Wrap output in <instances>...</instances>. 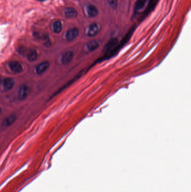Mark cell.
<instances>
[{
	"label": "cell",
	"instance_id": "obj_12",
	"mask_svg": "<svg viewBox=\"0 0 191 192\" xmlns=\"http://www.w3.org/2000/svg\"><path fill=\"white\" fill-rule=\"evenodd\" d=\"M16 120V116L14 115H11L10 116L6 117L3 121V125L4 127H9Z\"/></svg>",
	"mask_w": 191,
	"mask_h": 192
},
{
	"label": "cell",
	"instance_id": "obj_5",
	"mask_svg": "<svg viewBox=\"0 0 191 192\" xmlns=\"http://www.w3.org/2000/svg\"><path fill=\"white\" fill-rule=\"evenodd\" d=\"M9 67L11 70L15 73H20L23 70L20 63L16 61H11L9 63Z\"/></svg>",
	"mask_w": 191,
	"mask_h": 192
},
{
	"label": "cell",
	"instance_id": "obj_9",
	"mask_svg": "<svg viewBox=\"0 0 191 192\" xmlns=\"http://www.w3.org/2000/svg\"><path fill=\"white\" fill-rule=\"evenodd\" d=\"M64 14L66 18H75L78 15V13L74 8L67 7L64 11Z\"/></svg>",
	"mask_w": 191,
	"mask_h": 192
},
{
	"label": "cell",
	"instance_id": "obj_14",
	"mask_svg": "<svg viewBox=\"0 0 191 192\" xmlns=\"http://www.w3.org/2000/svg\"><path fill=\"white\" fill-rule=\"evenodd\" d=\"M37 57V52L35 50H31L27 54V58L29 61H34Z\"/></svg>",
	"mask_w": 191,
	"mask_h": 192
},
{
	"label": "cell",
	"instance_id": "obj_20",
	"mask_svg": "<svg viewBox=\"0 0 191 192\" xmlns=\"http://www.w3.org/2000/svg\"><path fill=\"white\" fill-rule=\"evenodd\" d=\"M1 107H0V113H1Z\"/></svg>",
	"mask_w": 191,
	"mask_h": 192
},
{
	"label": "cell",
	"instance_id": "obj_17",
	"mask_svg": "<svg viewBox=\"0 0 191 192\" xmlns=\"http://www.w3.org/2000/svg\"><path fill=\"white\" fill-rule=\"evenodd\" d=\"M154 0H150V6H149V9H150V7H151V6L152 5V4L154 2Z\"/></svg>",
	"mask_w": 191,
	"mask_h": 192
},
{
	"label": "cell",
	"instance_id": "obj_15",
	"mask_svg": "<svg viewBox=\"0 0 191 192\" xmlns=\"http://www.w3.org/2000/svg\"><path fill=\"white\" fill-rule=\"evenodd\" d=\"M147 0H137L135 5V11H139L143 9L146 4Z\"/></svg>",
	"mask_w": 191,
	"mask_h": 192
},
{
	"label": "cell",
	"instance_id": "obj_1",
	"mask_svg": "<svg viewBox=\"0 0 191 192\" xmlns=\"http://www.w3.org/2000/svg\"><path fill=\"white\" fill-rule=\"evenodd\" d=\"M29 93V88L27 86L23 85L21 86L18 91L17 97L20 101L24 100L27 97Z\"/></svg>",
	"mask_w": 191,
	"mask_h": 192
},
{
	"label": "cell",
	"instance_id": "obj_13",
	"mask_svg": "<svg viewBox=\"0 0 191 192\" xmlns=\"http://www.w3.org/2000/svg\"><path fill=\"white\" fill-rule=\"evenodd\" d=\"M52 30L56 33H60L62 29V25L60 21L57 20L55 21L52 24Z\"/></svg>",
	"mask_w": 191,
	"mask_h": 192
},
{
	"label": "cell",
	"instance_id": "obj_7",
	"mask_svg": "<svg viewBox=\"0 0 191 192\" xmlns=\"http://www.w3.org/2000/svg\"><path fill=\"white\" fill-rule=\"evenodd\" d=\"M118 42V39L117 38H113L110 39L109 41L107 42L104 47V51L108 52L113 50L116 46Z\"/></svg>",
	"mask_w": 191,
	"mask_h": 192
},
{
	"label": "cell",
	"instance_id": "obj_16",
	"mask_svg": "<svg viewBox=\"0 0 191 192\" xmlns=\"http://www.w3.org/2000/svg\"><path fill=\"white\" fill-rule=\"evenodd\" d=\"M109 6L113 9H116L118 5V0H107Z\"/></svg>",
	"mask_w": 191,
	"mask_h": 192
},
{
	"label": "cell",
	"instance_id": "obj_11",
	"mask_svg": "<svg viewBox=\"0 0 191 192\" xmlns=\"http://www.w3.org/2000/svg\"><path fill=\"white\" fill-rule=\"evenodd\" d=\"M3 87L6 90H9L14 87L15 83L14 80L11 78H7L3 80Z\"/></svg>",
	"mask_w": 191,
	"mask_h": 192
},
{
	"label": "cell",
	"instance_id": "obj_18",
	"mask_svg": "<svg viewBox=\"0 0 191 192\" xmlns=\"http://www.w3.org/2000/svg\"><path fill=\"white\" fill-rule=\"evenodd\" d=\"M2 82V78L0 76V84Z\"/></svg>",
	"mask_w": 191,
	"mask_h": 192
},
{
	"label": "cell",
	"instance_id": "obj_8",
	"mask_svg": "<svg viewBox=\"0 0 191 192\" xmlns=\"http://www.w3.org/2000/svg\"><path fill=\"white\" fill-rule=\"evenodd\" d=\"M98 31H99V28L98 25L96 23H94L89 25L88 29L87 35L88 36L91 37H94L98 33Z\"/></svg>",
	"mask_w": 191,
	"mask_h": 192
},
{
	"label": "cell",
	"instance_id": "obj_2",
	"mask_svg": "<svg viewBox=\"0 0 191 192\" xmlns=\"http://www.w3.org/2000/svg\"><path fill=\"white\" fill-rule=\"evenodd\" d=\"M79 34V29L77 28H74L66 32L65 37L68 41H72L78 36Z\"/></svg>",
	"mask_w": 191,
	"mask_h": 192
},
{
	"label": "cell",
	"instance_id": "obj_10",
	"mask_svg": "<svg viewBox=\"0 0 191 192\" xmlns=\"http://www.w3.org/2000/svg\"><path fill=\"white\" fill-rule=\"evenodd\" d=\"M87 13L89 17H96L98 14V10L93 5H89L86 7Z\"/></svg>",
	"mask_w": 191,
	"mask_h": 192
},
{
	"label": "cell",
	"instance_id": "obj_4",
	"mask_svg": "<svg viewBox=\"0 0 191 192\" xmlns=\"http://www.w3.org/2000/svg\"><path fill=\"white\" fill-rule=\"evenodd\" d=\"M49 62L48 61H43L39 64L36 67V72L39 75H41L47 71L49 67Z\"/></svg>",
	"mask_w": 191,
	"mask_h": 192
},
{
	"label": "cell",
	"instance_id": "obj_6",
	"mask_svg": "<svg viewBox=\"0 0 191 192\" xmlns=\"http://www.w3.org/2000/svg\"><path fill=\"white\" fill-rule=\"evenodd\" d=\"M100 42L98 40H92L89 42L86 45V48L89 52L94 51L97 48H99Z\"/></svg>",
	"mask_w": 191,
	"mask_h": 192
},
{
	"label": "cell",
	"instance_id": "obj_3",
	"mask_svg": "<svg viewBox=\"0 0 191 192\" xmlns=\"http://www.w3.org/2000/svg\"><path fill=\"white\" fill-rule=\"evenodd\" d=\"M74 57V54L72 51L66 52L61 57V62L63 65H66L71 61Z\"/></svg>",
	"mask_w": 191,
	"mask_h": 192
},
{
	"label": "cell",
	"instance_id": "obj_19",
	"mask_svg": "<svg viewBox=\"0 0 191 192\" xmlns=\"http://www.w3.org/2000/svg\"><path fill=\"white\" fill-rule=\"evenodd\" d=\"M37 1H45V0H37Z\"/></svg>",
	"mask_w": 191,
	"mask_h": 192
}]
</instances>
